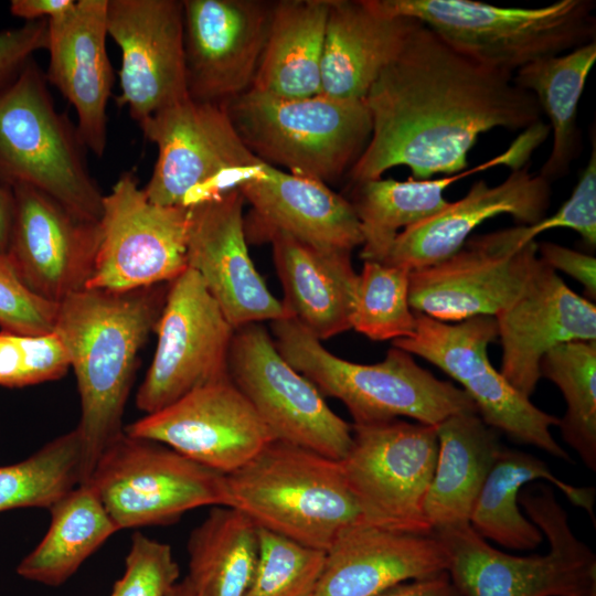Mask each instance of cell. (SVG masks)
Segmentation results:
<instances>
[{
  "label": "cell",
  "mask_w": 596,
  "mask_h": 596,
  "mask_svg": "<svg viewBox=\"0 0 596 596\" xmlns=\"http://www.w3.org/2000/svg\"><path fill=\"white\" fill-rule=\"evenodd\" d=\"M364 100L372 132L349 171L353 184L400 166L417 180L465 171L481 134L523 131L542 114L512 74L457 52L422 23Z\"/></svg>",
  "instance_id": "obj_1"
},
{
  "label": "cell",
  "mask_w": 596,
  "mask_h": 596,
  "mask_svg": "<svg viewBox=\"0 0 596 596\" xmlns=\"http://www.w3.org/2000/svg\"><path fill=\"white\" fill-rule=\"evenodd\" d=\"M168 285L128 291L84 288L58 304L54 332L68 354L81 401V483L124 432L138 354L155 331Z\"/></svg>",
  "instance_id": "obj_2"
},
{
  "label": "cell",
  "mask_w": 596,
  "mask_h": 596,
  "mask_svg": "<svg viewBox=\"0 0 596 596\" xmlns=\"http://www.w3.org/2000/svg\"><path fill=\"white\" fill-rule=\"evenodd\" d=\"M270 323L283 358L323 396L341 401L353 424L409 417L437 426L451 415L477 412L460 387L435 377L400 348L392 347L379 363L359 364L329 352L291 317Z\"/></svg>",
  "instance_id": "obj_3"
},
{
  "label": "cell",
  "mask_w": 596,
  "mask_h": 596,
  "mask_svg": "<svg viewBox=\"0 0 596 596\" xmlns=\"http://www.w3.org/2000/svg\"><path fill=\"white\" fill-rule=\"evenodd\" d=\"M225 478L226 507L309 547L326 552L362 520L340 461L292 444L272 440Z\"/></svg>",
  "instance_id": "obj_4"
},
{
  "label": "cell",
  "mask_w": 596,
  "mask_h": 596,
  "mask_svg": "<svg viewBox=\"0 0 596 596\" xmlns=\"http://www.w3.org/2000/svg\"><path fill=\"white\" fill-rule=\"evenodd\" d=\"M379 11L416 19L467 57L509 74L595 41L592 0L505 8L472 0H370Z\"/></svg>",
  "instance_id": "obj_5"
},
{
  "label": "cell",
  "mask_w": 596,
  "mask_h": 596,
  "mask_svg": "<svg viewBox=\"0 0 596 596\" xmlns=\"http://www.w3.org/2000/svg\"><path fill=\"white\" fill-rule=\"evenodd\" d=\"M519 503L547 539L549 552L517 556L491 546L470 524L433 531L448 574L465 596H596V556L572 531L553 489L535 483Z\"/></svg>",
  "instance_id": "obj_6"
},
{
  "label": "cell",
  "mask_w": 596,
  "mask_h": 596,
  "mask_svg": "<svg viewBox=\"0 0 596 596\" xmlns=\"http://www.w3.org/2000/svg\"><path fill=\"white\" fill-rule=\"evenodd\" d=\"M221 107L255 156L324 184L350 171L372 132L365 100L281 98L249 88Z\"/></svg>",
  "instance_id": "obj_7"
},
{
  "label": "cell",
  "mask_w": 596,
  "mask_h": 596,
  "mask_svg": "<svg viewBox=\"0 0 596 596\" xmlns=\"http://www.w3.org/2000/svg\"><path fill=\"white\" fill-rule=\"evenodd\" d=\"M83 142L58 113L45 74L30 60L0 88V184L28 185L79 217L98 222L104 194L93 179Z\"/></svg>",
  "instance_id": "obj_8"
},
{
  "label": "cell",
  "mask_w": 596,
  "mask_h": 596,
  "mask_svg": "<svg viewBox=\"0 0 596 596\" xmlns=\"http://www.w3.org/2000/svg\"><path fill=\"white\" fill-rule=\"evenodd\" d=\"M87 483L119 530L169 524L200 507L227 504L225 475L123 432Z\"/></svg>",
  "instance_id": "obj_9"
},
{
  "label": "cell",
  "mask_w": 596,
  "mask_h": 596,
  "mask_svg": "<svg viewBox=\"0 0 596 596\" xmlns=\"http://www.w3.org/2000/svg\"><path fill=\"white\" fill-rule=\"evenodd\" d=\"M415 313L414 334L392 341L393 347L425 359L456 380L482 421L497 432L571 461L551 433L560 418L538 408L491 365L488 347L498 339L494 317L444 322Z\"/></svg>",
  "instance_id": "obj_10"
},
{
  "label": "cell",
  "mask_w": 596,
  "mask_h": 596,
  "mask_svg": "<svg viewBox=\"0 0 596 596\" xmlns=\"http://www.w3.org/2000/svg\"><path fill=\"white\" fill-rule=\"evenodd\" d=\"M340 465L362 520L392 530L432 533L424 502L438 453L436 426L400 418L351 424Z\"/></svg>",
  "instance_id": "obj_11"
},
{
  "label": "cell",
  "mask_w": 596,
  "mask_h": 596,
  "mask_svg": "<svg viewBox=\"0 0 596 596\" xmlns=\"http://www.w3.org/2000/svg\"><path fill=\"white\" fill-rule=\"evenodd\" d=\"M192 207L149 201L131 171L104 194L86 288L128 291L172 281L188 268Z\"/></svg>",
  "instance_id": "obj_12"
},
{
  "label": "cell",
  "mask_w": 596,
  "mask_h": 596,
  "mask_svg": "<svg viewBox=\"0 0 596 596\" xmlns=\"http://www.w3.org/2000/svg\"><path fill=\"white\" fill-rule=\"evenodd\" d=\"M225 159L252 211L244 217L247 243H265L275 232L309 244L352 252L363 237L353 206L327 184L295 175L255 156L230 119L222 130Z\"/></svg>",
  "instance_id": "obj_13"
},
{
  "label": "cell",
  "mask_w": 596,
  "mask_h": 596,
  "mask_svg": "<svg viewBox=\"0 0 596 596\" xmlns=\"http://www.w3.org/2000/svg\"><path fill=\"white\" fill-rule=\"evenodd\" d=\"M228 375L275 440L340 461L352 443V425L337 415L320 391L279 353L260 323L234 330Z\"/></svg>",
  "instance_id": "obj_14"
},
{
  "label": "cell",
  "mask_w": 596,
  "mask_h": 596,
  "mask_svg": "<svg viewBox=\"0 0 596 596\" xmlns=\"http://www.w3.org/2000/svg\"><path fill=\"white\" fill-rule=\"evenodd\" d=\"M234 330L201 277L188 267L168 285L153 331L156 351L137 391L136 406L151 414L228 376Z\"/></svg>",
  "instance_id": "obj_15"
},
{
  "label": "cell",
  "mask_w": 596,
  "mask_h": 596,
  "mask_svg": "<svg viewBox=\"0 0 596 596\" xmlns=\"http://www.w3.org/2000/svg\"><path fill=\"white\" fill-rule=\"evenodd\" d=\"M228 475L275 440L230 375L200 386L124 427Z\"/></svg>",
  "instance_id": "obj_16"
},
{
  "label": "cell",
  "mask_w": 596,
  "mask_h": 596,
  "mask_svg": "<svg viewBox=\"0 0 596 596\" xmlns=\"http://www.w3.org/2000/svg\"><path fill=\"white\" fill-rule=\"evenodd\" d=\"M106 25L121 51L117 103L138 125L190 98L183 1L107 0Z\"/></svg>",
  "instance_id": "obj_17"
},
{
  "label": "cell",
  "mask_w": 596,
  "mask_h": 596,
  "mask_svg": "<svg viewBox=\"0 0 596 596\" xmlns=\"http://www.w3.org/2000/svg\"><path fill=\"white\" fill-rule=\"evenodd\" d=\"M274 2L184 0V54L191 99L222 106L248 91L266 44Z\"/></svg>",
  "instance_id": "obj_18"
},
{
  "label": "cell",
  "mask_w": 596,
  "mask_h": 596,
  "mask_svg": "<svg viewBox=\"0 0 596 596\" xmlns=\"http://www.w3.org/2000/svg\"><path fill=\"white\" fill-rule=\"evenodd\" d=\"M11 189L13 206L7 256L34 294L60 304L87 287L98 245V222L84 220L47 194Z\"/></svg>",
  "instance_id": "obj_19"
},
{
  "label": "cell",
  "mask_w": 596,
  "mask_h": 596,
  "mask_svg": "<svg viewBox=\"0 0 596 596\" xmlns=\"http://www.w3.org/2000/svg\"><path fill=\"white\" fill-rule=\"evenodd\" d=\"M221 106L187 98L139 127L157 145L158 158L143 192L152 203L195 206L235 189L221 143Z\"/></svg>",
  "instance_id": "obj_20"
},
{
  "label": "cell",
  "mask_w": 596,
  "mask_h": 596,
  "mask_svg": "<svg viewBox=\"0 0 596 596\" xmlns=\"http://www.w3.org/2000/svg\"><path fill=\"white\" fill-rule=\"evenodd\" d=\"M237 189L192 207L188 267L203 280L234 329L290 317L251 259Z\"/></svg>",
  "instance_id": "obj_21"
},
{
  "label": "cell",
  "mask_w": 596,
  "mask_h": 596,
  "mask_svg": "<svg viewBox=\"0 0 596 596\" xmlns=\"http://www.w3.org/2000/svg\"><path fill=\"white\" fill-rule=\"evenodd\" d=\"M538 260L535 241L500 252L468 240L453 256L409 272V306L444 322L496 317L520 297Z\"/></svg>",
  "instance_id": "obj_22"
},
{
  "label": "cell",
  "mask_w": 596,
  "mask_h": 596,
  "mask_svg": "<svg viewBox=\"0 0 596 596\" xmlns=\"http://www.w3.org/2000/svg\"><path fill=\"white\" fill-rule=\"evenodd\" d=\"M502 348L500 373L530 398L540 362L553 348L596 340V307L574 292L540 257L520 297L496 317Z\"/></svg>",
  "instance_id": "obj_23"
},
{
  "label": "cell",
  "mask_w": 596,
  "mask_h": 596,
  "mask_svg": "<svg viewBox=\"0 0 596 596\" xmlns=\"http://www.w3.org/2000/svg\"><path fill=\"white\" fill-rule=\"evenodd\" d=\"M550 182L530 171V163L512 169L499 184L475 182L466 195L436 215L401 232L381 263L409 272L435 265L461 249L485 221L509 214L530 225L546 214Z\"/></svg>",
  "instance_id": "obj_24"
},
{
  "label": "cell",
  "mask_w": 596,
  "mask_h": 596,
  "mask_svg": "<svg viewBox=\"0 0 596 596\" xmlns=\"http://www.w3.org/2000/svg\"><path fill=\"white\" fill-rule=\"evenodd\" d=\"M107 0H78L47 21V84L75 108L77 132L86 149L103 157L107 143L106 107L114 73L106 50Z\"/></svg>",
  "instance_id": "obj_25"
},
{
  "label": "cell",
  "mask_w": 596,
  "mask_h": 596,
  "mask_svg": "<svg viewBox=\"0 0 596 596\" xmlns=\"http://www.w3.org/2000/svg\"><path fill=\"white\" fill-rule=\"evenodd\" d=\"M447 570V552L433 532H405L360 520L326 551L313 596H377L397 584Z\"/></svg>",
  "instance_id": "obj_26"
},
{
  "label": "cell",
  "mask_w": 596,
  "mask_h": 596,
  "mask_svg": "<svg viewBox=\"0 0 596 596\" xmlns=\"http://www.w3.org/2000/svg\"><path fill=\"white\" fill-rule=\"evenodd\" d=\"M546 136L543 127H530L502 153L473 168L438 179L409 178L400 181L379 178L354 184L349 202L360 223L363 237L360 256L363 262H382L401 232L443 211L449 204L445 196L449 185L498 166L514 169L526 164Z\"/></svg>",
  "instance_id": "obj_27"
},
{
  "label": "cell",
  "mask_w": 596,
  "mask_h": 596,
  "mask_svg": "<svg viewBox=\"0 0 596 596\" xmlns=\"http://www.w3.org/2000/svg\"><path fill=\"white\" fill-rule=\"evenodd\" d=\"M419 24L409 17L383 13L370 0H330L321 94L338 99L364 100Z\"/></svg>",
  "instance_id": "obj_28"
},
{
  "label": "cell",
  "mask_w": 596,
  "mask_h": 596,
  "mask_svg": "<svg viewBox=\"0 0 596 596\" xmlns=\"http://www.w3.org/2000/svg\"><path fill=\"white\" fill-rule=\"evenodd\" d=\"M283 304L289 316L317 339L351 329L358 274L350 251L319 247L286 233H272Z\"/></svg>",
  "instance_id": "obj_29"
},
{
  "label": "cell",
  "mask_w": 596,
  "mask_h": 596,
  "mask_svg": "<svg viewBox=\"0 0 596 596\" xmlns=\"http://www.w3.org/2000/svg\"><path fill=\"white\" fill-rule=\"evenodd\" d=\"M436 432V466L424 502L432 532L470 524L475 502L502 448L497 430L477 412L451 415Z\"/></svg>",
  "instance_id": "obj_30"
},
{
  "label": "cell",
  "mask_w": 596,
  "mask_h": 596,
  "mask_svg": "<svg viewBox=\"0 0 596 596\" xmlns=\"http://www.w3.org/2000/svg\"><path fill=\"white\" fill-rule=\"evenodd\" d=\"M535 480H545L557 487L595 523V488L567 483L538 457L502 447L475 502L469 521L471 528L485 540L508 549L526 551L538 547L544 536L519 508L521 488Z\"/></svg>",
  "instance_id": "obj_31"
},
{
  "label": "cell",
  "mask_w": 596,
  "mask_h": 596,
  "mask_svg": "<svg viewBox=\"0 0 596 596\" xmlns=\"http://www.w3.org/2000/svg\"><path fill=\"white\" fill-rule=\"evenodd\" d=\"M329 6L330 0L274 2L266 44L251 88L281 98L322 93Z\"/></svg>",
  "instance_id": "obj_32"
},
{
  "label": "cell",
  "mask_w": 596,
  "mask_h": 596,
  "mask_svg": "<svg viewBox=\"0 0 596 596\" xmlns=\"http://www.w3.org/2000/svg\"><path fill=\"white\" fill-rule=\"evenodd\" d=\"M595 62L596 41H592L536 60L513 74V82L534 95L551 123L552 149L539 172L550 183L566 175L579 153L578 103Z\"/></svg>",
  "instance_id": "obj_33"
},
{
  "label": "cell",
  "mask_w": 596,
  "mask_h": 596,
  "mask_svg": "<svg viewBox=\"0 0 596 596\" xmlns=\"http://www.w3.org/2000/svg\"><path fill=\"white\" fill-rule=\"evenodd\" d=\"M185 576L193 596H245L254 578L258 528L241 511L213 507L190 533Z\"/></svg>",
  "instance_id": "obj_34"
},
{
  "label": "cell",
  "mask_w": 596,
  "mask_h": 596,
  "mask_svg": "<svg viewBox=\"0 0 596 596\" xmlns=\"http://www.w3.org/2000/svg\"><path fill=\"white\" fill-rule=\"evenodd\" d=\"M49 511L45 535L19 563L17 573L28 581L58 586L118 529L87 483L76 486Z\"/></svg>",
  "instance_id": "obj_35"
},
{
  "label": "cell",
  "mask_w": 596,
  "mask_h": 596,
  "mask_svg": "<svg viewBox=\"0 0 596 596\" xmlns=\"http://www.w3.org/2000/svg\"><path fill=\"white\" fill-rule=\"evenodd\" d=\"M541 377L561 391L566 411L558 427L585 466L596 470V340L571 341L550 350L540 362Z\"/></svg>",
  "instance_id": "obj_36"
},
{
  "label": "cell",
  "mask_w": 596,
  "mask_h": 596,
  "mask_svg": "<svg viewBox=\"0 0 596 596\" xmlns=\"http://www.w3.org/2000/svg\"><path fill=\"white\" fill-rule=\"evenodd\" d=\"M82 438L77 427L55 437L17 464L0 466V512L50 509L82 481Z\"/></svg>",
  "instance_id": "obj_37"
},
{
  "label": "cell",
  "mask_w": 596,
  "mask_h": 596,
  "mask_svg": "<svg viewBox=\"0 0 596 596\" xmlns=\"http://www.w3.org/2000/svg\"><path fill=\"white\" fill-rule=\"evenodd\" d=\"M351 328L374 341L409 338L416 313L409 306V270L365 260L360 274Z\"/></svg>",
  "instance_id": "obj_38"
},
{
  "label": "cell",
  "mask_w": 596,
  "mask_h": 596,
  "mask_svg": "<svg viewBox=\"0 0 596 596\" xmlns=\"http://www.w3.org/2000/svg\"><path fill=\"white\" fill-rule=\"evenodd\" d=\"M259 552L245 596H313L326 552L258 528Z\"/></svg>",
  "instance_id": "obj_39"
},
{
  "label": "cell",
  "mask_w": 596,
  "mask_h": 596,
  "mask_svg": "<svg viewBox=\"0 0 596 596\" xmlns=\"http://www.w3.org/2000/svg\"><path fill=\"white\" fill-rule=\"evenodd\" d=\"M553 228L573 230L588 246L595 247L596 245L595 138H593V148L587 164L582 170L571 196L554 214L544 216L530 225L510 227L470 240L489 249L509 252L533 242L535 236Z\"/></svg>",
  "instance_id": "obj_40"
},
{
  "label": "cell",
  "mask_w": 596,
  "mask_h": 596,
  "mask_svg": "<svg viewBox=\"0 0 596 596\" xmlns=\"http://www.w3.org/2000/svg\"><path fill=\"white\" fill-rule=\"evenodd\" d=\"M70 369L66 349L54 331L38 336L0 331V386L55 381Z\"/></svg>",
  "instance_id": "obj_41"
},
{
  "label": "cell",
  "mask_w": 596,
  "mask_h": 596,
  "mask_svg": "<svg viewBox=\"0 0 596 596\" xmlns=\"http://www.w3.org/2000/svg\"><path fill=\"white\" fill-rule=\"evenodd\" d=\"M179 575L169 544L135 532L124 575L115 582L109 596H168Z\"/></svg>",
  "instance_id": "obj_42"
},
{
  "label": "cell",
  "mask_w": 596,
  "mask_h": 596,
  "mask_svg": "<svg viewBox=\"0 0 596 596\" xmlns=\"http://www.w3.org/2000/svg\"><path fill=\"white\" fill-rule=\"evenodd\" d=\"M58 304L30 290L17 276L8 257H0V331L45 334L54 331Z\"/></svg>",
  "instance_id": "obj_43"
},
{
  "label": "cell",
  "mask_w": 596,
  "mask_h": 596,
  "mask_svg": "<svg viewBox=\"0 0 596 596\" xmlns=\"http://www.w3.org/2000/svg\"><path fill=\"white\" fill-rule=\"evenodd\" d=\"M47 20L0 31V88L11 82L35 52L46 50Z\"/></svg>",
  "instance_id": "obj_44"
},
{
  "label": "cell",
  "mask_w": 596,
  "mask_h": 596,
  "mask_svg": "<svg viewBox=\"0 0 596 596\" xmlns=\"http://www.w3.org/2000/svg\"><path fill=\"white\" fill-rule=\"evenodd\" d=\"M538 254H540V259L552 269L562 270L576 279L585 288L586 294L595 299L596 259L594 256L551 242L538 243Z\"/></svg>",
  "instance_id": "obj_45"
},
{
  "label": "cell",
  "mask_w": 596,
  "mask_h": 596,
  "mask_svg": "<svg viewBox=\"0 0 596 596\" xmlns=\"http://www.w3.org/2000/svg\"><path fill=\"white\" fill-rule=\"evenodd\" d=\"M377 596H465L448 572L397 584Z\"/></svg>",
  "instance_id": "obj_46"
},
{
  "label": "cell",
  "mask_w": 596,
  "mask_h": 596,
  "mask_svg": "<svg viewBox=\"0 0 596 596\" xmlns=\"http://www.w3.org/2000/svg\"><path fill=\"white\" fill-rule=\"evenodd\" d=\"M74 0H12L10 12L25 22L56 19L68 12Z\"/></svg>",
  "instance_id": "obj_47"
},
{
  "label": "cell",
  "mask_w": 596,
  "mask_h": 596,
  "mask_svg": "<svg viewBox=\"0 0 596 596\" xmlns=\"http://www.w3.org/2000/svg\"><path fill=\"white\" fill-rule=\"evenodd\" d=\"M13 199L11 189L0 184V257H8V244L12 220Z\"/></svg>",
  "instance_id": "obj_48"
},
{
  "label": "cell",
  "mask_w": 596,
  "mask_h": 596,
  "mask_svg": "<svg viewBox=\"0 0 596 596\" xmlns=\"http://www.w3.org/2000/svg\"><path fill=\"white\" fill-rule=\"evenodd\" d=\"M168 596H193L191 587L184 577L182 582H178L169 592Z\"/></svg>",
  "instance_id": "obj_49"
}]
</instances>
